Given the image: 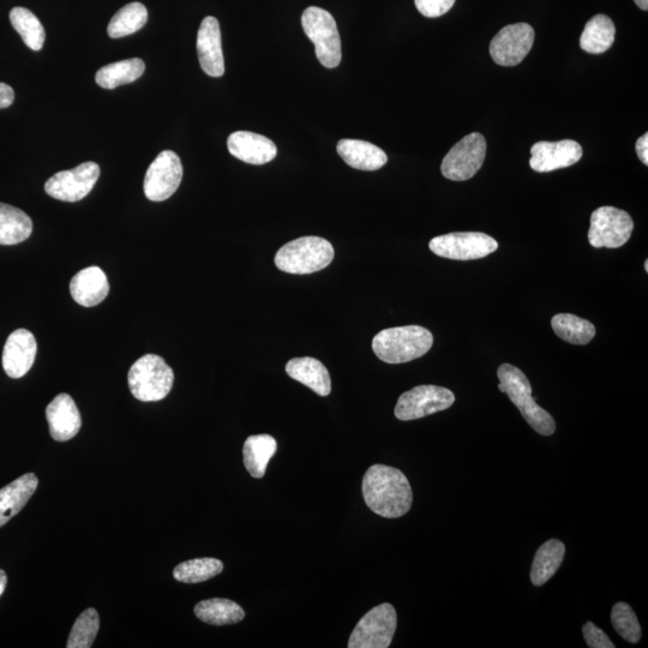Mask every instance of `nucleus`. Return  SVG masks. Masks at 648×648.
I'll use <instances>...</instances> for the list:
<instances>
[{
  "label": "nucleus",
  "instance_id": "f704fd0d",
  "mask_svg": "<svg viewBox=\"0 0 648 648\" xmlns=\"http://www.w3.org/2000/svg\"><path fill=\"white\" fill-rule=\"evenodd\" d=\"M611 622L616 632L630 644L641 639V627L635 612L627 603H617L611 611Z\"/></svg>",
  "mask_w": 648,
  "mask_h": 648
},
{
  "label": "nucleus",
  "instance_id": "6ab92c4d",
  "mask_svg": "<svg viewBox=\"0 0 648 648\" xmlns=\"http://www.w3.org/2000/svg\"><path fill=\"white\" fill-rule=\"evenodd\" d=\"M46 418L53 440L66 442L74 438L82 426L80 411L69 394H59L46 408Z\"/></svg>",
  "mask_w": 648,
  "mask_h": 648
},
{
  "label": "nucleus",
  "instance_id": "473e14b6",
  "mask_svg": "<svg viewBox=\"0 0 648 648\" xmlns=\"http://www.w3.org/2000/svg\"><path fill=\"white\" fill-rule=\"evenodd\" d=\"M224 570V563L218 558H195L178 564L173 570L174 579L185 584H198V582L213 579Z\"/></svg>",
  "mask_w": 648,
  "mask_h": 648
},
{
  "label": "nucleus",
  "instance_id": "c85d7f7f",
  "mask_svg": "<svg viewBox=\"0 0 648 648\" xmlns=\"http://www.w3.org/2000/svg\"><path fill=\"white\" fill-rule=\"evenodd\" d=\"M146 64L140 58L122 60L104 66L96 72L95 81L101 88L116 89L123 84L135 82L143 75Z\"/></svg>",
  "mask_w": 648,
  "mask_h": 648
},
{
  "label": "nucleus",
  "instance_id": "20e7f679",
  "mask_svg": "<svg viewBox=\"0 0 648 648\" xmlns=\"http://www.w3.org/2000/svg\"><path fill=\"white\" fill-rule=\"evenodd\" d=\"M333 245L321 237H302L285 244L275 255V264L282 272L312 274L327 268L334 260Z\"/></svg>",
  "mask_w": 648,
  "mask_h": 648
},
{
  "label": "nucleus",
  "instance_id": "4468645a",
  "mask_svg": "<svg viewBox=\"0 0 648 648\" xmlns=\"http://www.w3.org/2000/svg\"><path fill=\"white\" fill-rule=\"evenodd\" d=\"M534 36V29L527 23L504 27L491 41L489 51L492 59L501 66L519 65L530 53Z\"/></svg>",
  "mask_w": 648,
  "mask_h": 648
},
{
  "label": "nucleus",
  "instance_id": "cd10ccee",
  "mask_svg": "<svg viewBox=\"0 0 648 648\" xmlns=\"http://www.w3.org/2000/svg\"><path fill=\"white\" fill-rule=\"evenodd\" d=\"M195 615L202 622L212 626H226L243 621L245 611L230 599L213 598L198 603L195 606Z\"/></svg>",
  "mask_w": 648,
  "mask_h": 648
},
{
  "label": "nucleus",
  "instance_id": "2eb2a0df",
  "mask_svg": "<svg viewBox=\"0 0 648 648\" xmlns=\"http://www.w3.org/2000/svg\"><path fill=\"white\" fill-rule=\"evenodd\" d=\"M582 158V147L573 140L538 142L531 148L530 166L539 173L570 167Z\"/></svg>",
  "mask_w": 648,
  "mask_h": 648
},
{
  "label": "nucleus",
  "instance_id": "f257e3e1",
  "mask_svg": "<svg viewBox=\"0 0 648 648\" xmlns=\"http://www.w3.org/2000/svg\"><path fill=\"white\" fill-rule=\"evenodd\" d=\"M362 490L366 506L382 518L398 519L411 509V485L398 468L371 466L363 478Z\"/></svg>",
  "mask_w": 648,
  "mask_h": 648
},
{
  "label": "nucleus",
  "instance_id": "e433bc0d",
  "mask_svg": "<svg viewBox=\"0 0 648 648\" xmlns=\"http://www.w3.org/2000/svg\"><path fill=\"white\" fill-rule=\"evenodd\" d=\"M582 634L588 647L591 648H614L615 645L609 639L602 629L598 628L596 624L587 622L582 628Z\"/></svg>",
  "mask_w": 648,
  "mask_h": 648
},
{
  "label": "nucleus",
  "instance_id": "58836bf2",
  "mask_svg": "<svg viewBox=\"0 0 648 648\" xmlns=\"http://www.w3.org/2000/svg\"><path fill=\"white\" fill-rule=\"evenodd\" d=\"M636 154H638L639 159L642 164L648 165V134L641 136L636 142Z\"/></svg>",
  "mask_w": 648,
  "mask_h": 648
},
{
  "label": "nucleus",
  "instance_id": "0eeeda50",
  "mask_svg": "<svg viewBox=\"0 0 648 648\" xmlns=\"http://www.w3.org/2000/svg\"><path fill=\"white\" fill-rule=\"evenodd\" d=\"M396 623L398 617L392 604L377 605L358 622L348 641V647L387 648L392 644Z\"/></svg>",
  "mask_w": 648,
  "mask_h": 648
},
{
  "label": "nucleus",
  "instance_id": "4c0bfd02",
  "mask_svg": "<svg viewBox=\"0 0 648 648\" xmlns=\"http://www.w3.org/2000/svg\"><path fill=\"white\" fill-rule=\"evenodd\" d=\"M15 92L8 84L0 83V110L14 104Z\"/></svg>",
  "mask_w": 648,
  "mask_h": 648
},
{
  "label": "nucleus",
  "instance_id": "79ce46f5",
  "mask_svg": "<svg viewBox=\"0 0 648 648\" xmlns=\"http://www.w3.org/2000/svg\"><path fill=\"white\" fill-rule=\"evenodd\" d=\"M645 272L646 273L648 272V261L647 260L645 261Z\"/></svg>",
  "mask_w": 648,
  "mask_h": 648
},
{
  "label": "nucleus",
  "instance_id": "dca6fc26",
  "mask_svg": "<svg viewBox=\"0 0 648 648\" xmlns=\"http://www.w3.org/2000/svg\"><path fill=\"white\" fill-rule=\"evenodd\" d=\"M197 53L201 68L208 76L221 77L225 74L220 24L213 16L204 18L198 29Z\"/></svg>",
  "mask_w": 648,
  "mask_h": 648
},
{
  "label": "nucleus",
  "instance_id": "a211bd4d",
  "mask_svg": "<svg viewBox=\"0 0 648 648\" xmlns=\"http://www.w3.org/2000/svg\"><path fill=\"white\" fill-rule=\"evenodd\" d=\"M228 152L250 165H264L275 159L278 148L268 137L250 131L233 132L227 140Z\"/></svg>",
  "mask_w": 648,
  "mask_h": 648
},
{
  "label": "nucleus",
  "instance_id": "a878e982",
  "mask_svg": "<svg viewBox=\"0 0 648 648\" xmlns=\"http://www.w3.org/2000/svg\"><path fill=\"white\" fill-rule=\"evenodd\" d=\"M33 232V221L23 210L0 203V245L24 242Z\"/></svg>",
  "mask_w": 648,
  "mask_h": 648
},
{
  "label": "nucleus",
  "instance_id": "c9c22d12",
  "mask_svg": "<svg viewBox=\"0 0 648 648\" xmlns=\"http://www.w3.org/2000/svg\"><path fill=\"white\" fill-rule=\"evenodd\" d=\"M417 9L425 17L436 18L447 14L455 0H414Z\"/></svg>",
  "mask_w": 648,
  "mask_h": 648
},
{
  "label": "nucleus",
  "instance_id": "f03ea898",
  "mask_svg": "<svg viewBox=\"0 0 648 648\" xmlns=\"http://www.w3.org/2000/svg\"><path fill=\"white\" fill-rule=\"evenodd\" d=\"M434 344L430 330L420 326L382 330L372 340V350L387 364H402L425 356Z\"/></svg>",
  "mask_w": 648,
  "mask_h": 648
},
{
  "label": "nucleus",
  "instance_id": "6e6552de",
  "mask_svg": "<svg viewBox=\"0 0 648 648\" xmlns=\"http://www.w3.org/2000/svg\"><path fill=\"white\" fill-rule=\"evenodd\" d=\"M634 230V221L624 210L600 207L591 215L588 242L593 248L618 249L628 242Z\"/></svg>",
  "mask_w": 648,
  "mask_h": 648
},
{
  "label": "nucleus",
  "instance_id": "1a4fd4ad",
  "mask_svg": "<svg viewBox=\"0 0 648 648\" xmlns=\"http://www.w3.org/2000/svg\"><path fill=\"white\" fill-rule=\"evenodd\" d=\"M435 255L455 261L479 260L498 249L496 240L482 232H455L432 238Z\"/></svg>",
  "mask_w": 648,
  "mask_h": 648
},
{
  "label": "nucleus",
  "instance_id": "f3484780",
  "mask_svg": "<svg viewBox=\"0 0 648 648\" xmlns=\"http://www.w3.org/2000/svg\"><path fill=\"white\" fill-rule=\"evenodd\" d=\"M38 351L34 335L27 329H17L6 340L3 368L11 378H21L32 369Z\"/></svg>",
  "mask_w": 648,
  "mask_h": 648
},
{
  "label": "nucleus",
  "instance_id": "72a5a7b5",
  "mask_svg": "<svg viewBox=\"0 0 648 648\" xmlns=\"http://www.w3.org/2000/svg\"><path fill=\"white\" fill-rule=\"evenodd\" d=\"M100 628V618L98 611L93 608L84 610L78 616L74 627H72L68 644V648H89L93 646V642L98 635Z\"/></svg>",
  "mask_w": 648,
  "mask_h": 648
},
{
  "label": "nucleus",
  "instance_id": "7c9ffc66",
  "mask_svg": "<svg viewBox=\"0 0 648 648\" xmlns=\"http://www.w3.org/2000/svg\"><path fill=\"white\" fill-rule=\"evenodd\" d=\"M148 21V11L141 3H130L120 9L108 24L107 33L113 39L138 32Z\"/></svg>",
  "mask_w": 648,
  "mask_h": 648
},
{
  "label": "nucleus",
  "instance_id": "bb28decb",
  "mask_svg": "<svg viewBox=\"0 0 648 648\" xmlns=\"http://www.w3.org/2000/svg\"><path fill=\"white\" fill-rule=\"evenodd\" d=\"M615 35L616 28L611 18L596 15L586 23L584 32L581 34L580 46L587 53H604L614 45Z\"/></svg>",
  "mask_w": 648,
  "mask_h": 648
},
{
  "label": "nucleus",
  "instance_id": "ea45409f",
  "mask_svg": "<svg viewBox=\"0 0 648 648\" xmlns=\"http://www.w3.org/2000/svg\"><path fill=\"white\" fill-rule=\"evenodd\" d=\"M6 582H8V576H6L4 570L0 569V597L3 596L6 587Z\"/></svg>",
  "mask_w": 648,
  "mask_h": 648
},
{
  "label": "nucleus",
  "instance_id": "423d86ee",
  "mask_svg": "<svg viewBox=\"0 0 648 648\" xmlns=\"http://www.w3.org/2000/svg\"><path fill=\"white\" fill-rule=\"evenodd\" d=\"M302 26L314 42L316 56L324 68L335 69L341 63V39L334 17L328 11L310 6L302 16Z\"/></svg>",
  "mask_w": 648,
  "mask_h": 648
},
{
  "label": "nucleus",
  "instance_id": "a19ab883",
  "mask_svg": "<svg viewBox=\"0 0 648 648\" xmlns=\"http://www.w3.org/2000/svg\"><path fill=\"white\" fill-rule=\"evenodd\" d=\"M641 10H648V0H634Z\"/></svg>",
  "mask_w": 648,
  "mask_h": 648
},
{
  "label": "nucleus",
  "instance_id": "393cba45",
  "mask_svg": "<svg viewBox=\"0 0 648 648\" xmlns=\"http://www.w3.org/2000/svg\"><path fill=\"white\" fill-rule=\"evenodd\" d=\"M566 555V546L558 539L545 542L538 551L532 563L531 581L534 586H543L557 573Z\"/></svg>",
  "mask_w": 648,
  "mask_h": 648
},
{
  "label": "nucleus",
  "instance_id": "ddd939ff",
  "mask_svg": "<svg viewBox=\"0 0 648 648\" xmlns=\"http://www.w3.org/2000/svg\"><path fill=\"white\" fill-rule=\"evenodd\" d=\"M183 178V166L179 156L172 150H165L149 166L144 178V194L148 200H168L179 188Z\"/></svg>",
  "mask_w": 648,
  "mask_h": 648
},
{
  "label": "nucleus",
  "instance_id": "4be33fe9",
  "mask_svg": "<svg viewBox=\"0 0 648 648\" xmlns=\"http://www.w3.org/2000/svg\"><path fill=\"white\" fill-rule=\"evenodd\" d=\"M287 375L320 396L332 392L329 372L320 360L311 357L293 358L286 364Z\"/></svg>",
  "mask_w": 648,
  "mask_h": 648
},
{
  "label": "nucleus",
  "instance_id": "b1692460",
  "mask_svg": "<svg viewBox=\"0 0 648 648\" xmlns=\"http://www.w3.org/2000/svg\"><path fill=\"white\" fill-rule=\"evenodd\" d=\"M276 449L278 443L273 436L263 434L246 438L243 448L244 465L251 477L257 479L264 477Z\"/></svg>",
  "mask_w": 648,
  "mask_h": 648
},
{
  "label": "nucleus",
  "instance_id": "5701e85b",
  "mask_svg": "<svg viewBox=\"0 0 648 648\" xmlns=\"http://www.w3.org/2000/svg\"><path fill=\"white\" fill-rule=\"evenodd\" d=\"M338 153L348 166L360 171H377L387 164L388 156L381 148L360 140H340Z\"/></svg>",
  "mask_w": 648,
  "mask_h": 648
},
{
  "label": "nucleus",
  "instance_id": "412c9836",
  "mask_svg": "<svg viewBox=\"0 0 648 648\" xmlns=\"http://www.w3.org/2000/svg\"><path fill=\"white\" fill-rule=\"evenodd\" d=\"M38 485V477L34 473H27L0 489V527L21 512Z\"/></svg>",
  "mask_w": 648,
  "mask_h": 648
},
{
  "label": "nucleus",
  "instance_id": "7ed1b4c3",
  "mask_svg": "<svg viewBox=\"0 0 648 648\" xmlns=\"http://www.w3.org/2000/svg\"><path fill=\"white\" fill-rule=\"evenodd\" d=\"M497 376L500 380L498 389L507 394L513 404L519 408L528 425L539 435L551 436L554 434L555 419L533 399L531 383L524 372L512 364L506 363L498 368Z\"/></svg>",
  "mask_w": 648,
  "mask_h": 648
},
{
  "label": "nucleus",
  "instance_id": "aec40b11",
  "mask_svg": "<svg viewBox=\"0 0 648 648\" xmlns=\"http://www.w3.org/2000/svg\"><path fill=\"white\" fill-rule=\"evenodd\" d=\"M70 292L77 304L92 308L104 302L110 292V284L104 270L92 266L81 270L71 279Z\"/></svg>",
  "mask_w": 648,
  "mask_h": 648
},
{
  "label": "nucleus",
  "instance_id": "9d476101",
  "mask_svg": "<svg viewBox=\"0 0 648 648\" xmlns=\"http://www.w3.org/2000/svg\"><path fill=\"white\" fill-rule=\"evenodd\" d=\"M486 155V141L479 132L467 135L449 150L443 159L441 172L454 182H464L476 176L483 166Z\"/></svg>",
  "mask_w": 648,
  "mask_h": 648
},
{
  "label": "nucleus",
  "instance_id": "c756f323",
  "mask_svg": "<svg viewBox=\"0 0 648 648\" xmlns=\"http://www.w3.org/2000/svg\"><path fill=\"white\" fill-rule=\"evenodd\" d=\"M551 326L558 338L573 345H587L597 333L594 324L572 314L555 315Z\"/></svg>",
  "mask_w": 648,
  "mask_h": 648
},
{
  "label": "nucleus",
  "instance_id": "f8f14e48",
  "mask_svg": "<svg viewBox=\"0 0 648 648\" xmlns=\"http://www.w3.org/2000/svg\"><path fill=\"white\" fill-rule=\"evenodd\" d=\"M99 177V165L95 162H84L72 170L54 174L47 180L45 190L47 195L56 200L77 202L83 200L93 190Z\"/></svg>",
  "mask_w": 648,
  "mask_h": 648
},
{
  "label": "nucleus",
  "instance_id": "2f4dec72",
  "mask_svg": "<svg viewBox=\"0 0 648 648\" xmlns=\"http://www.w3.org/2000/svg\"><path fill=\"white\" fill-rule=\"evenodd\" d=\"M10 21L30 50H41L46 38L45 29L32 11L26 8H14L10 12Z\"/></svg>",
  "mask_w": 648,
  "mask_h": 648
},
{
  "label": "nucleus",
  "instance_id": "9b49d317",
  "mask_svg": "<svg viewBox=\"0 0 648 648\" xmlns=\"http://www.w3.org/2000/svg\"><path fill=\"white\" fill-rule=\"evenodd\" d=\"M455 402L452 390L438 386H418L402 394L395 406L399 420H416L448 410Z\"/></svg>",
  "mask_w": 648,
  "mask_h": 648
},
{
  "label": "nucleus",
  "instance_id": "39448f33",
  "mask_svg": "<svg viewBox=\"0 0 648 648\" xmlns=\"http://www.w3.org/2000/svg\"><path fill=\"white\" fill-rule=\"evenodd\" d=\"M129 388L137 400L153 402L165 399L174 382L171 366L156 354H147L131 366Z\"/></svg>",
  "mask_w": 648,
  "mask_h": 648
}]
</instances>
